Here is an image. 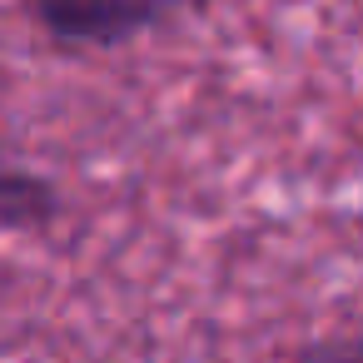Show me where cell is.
Returning a JSON list of instances; mask_svg holds the SVG:
<instances>
[{"label":"cell","instance_id":"6da1fadb","mask_svg":"<svg viewBox=\"0 0 363 363\" xmlns=\"http://www.w3.org/2000/svg\"><path fill=\"white\" fill-rule=\"evenodd\" d=\"M179 6L184 0H30V16L55 45L100 50L155 30Z\"/></svg>","mask_w":363,"mask_h":363},{"label":"cell","instance_id":"7a4b0ae2","mask_svg":"<svg viewBox=\"0 0 363 363\" xmlns=\"http://www.w3.org/2000/svg\"><path fill=\"white\" fill-rule=\"evenodd\" d=\"M0 209H6V224L11 229H40L55 219L60 199H55V184H45L40 174H11L6 189H0Z\"/></svg>","mask_w":363,"mask_h":363},{"label":"cell","instance_id":"3957f363","mask_svg":"<svg viewBox=\"0 0 363 363\" xmlns=\"http://www.w3.org/2000/svg\"><path fill=\"white\" fill-rule=\"evenodd\" d=\"M303 363H363V338H348V343H328V348L308 353Z\"/></svg>","mask_w":363,"mask_h":363}]
</instances>
